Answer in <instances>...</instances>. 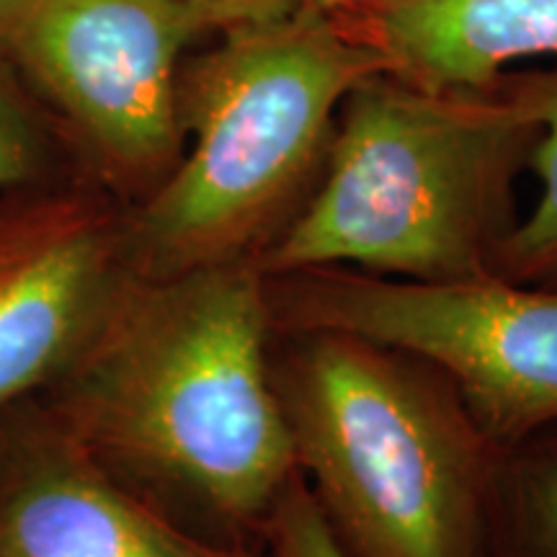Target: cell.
<instances>
[{"label": "cell", "instance_id": "cell-1", "mask_svg": "<svg viewBox=\"0 0 557 557\" xmlns=\"http://www.w3.org/2000/svg\"><path fill=\"white\" fill-rule=\"evenodd\" d=\"M250 261L135 276L37 400L132 493L207 545L259 555L295 447Z\"/></svg>", "mask_w": 557, "mask_h": 557}, {"label": "cell", "instance_id": "cell-2", "mask_svg": "<svg viewBox=\"0 0 557 557\" xmlns=\"http://www.w3.org/2000/svg\"><path fill=\"white\" fill-rule=\"evenodd\" d=\"M385 60L338 13L299 9L269 26L222 32L178 73L186 148L171 176L124 207L135 276L250 261L310 199L346 96Z\"/></svg>", "mask_w": 557, "mask_h": 557}, {"label": "cell", "instance_id": "cell-3", "mask_svg": "<svg viewBox=\"0 0 557 557\" xmlns=\"http://www.w3.org/2000/svg\"><path fill=\"white\" fill-rule=\"evenodd\" d=\"M534 139L537 124L496 88L429 90L372 75L346 96L310 199L253 267L267 278L318 269L406 282L493 274Z\"/></svg>", "mask_w": 557, "mask_h": 557}, {"label": "cell", "instance_id": "cell-4", "mask_svg": "<svg viewBox=\"0 0 557 557\" xmlns=\"http://www.w3.org/2000/svg\"><path fill=\"white\" fill-rule=\"evenodd\" d=\"M274 364L299 475L348 557H485L491 442L436 369L338 331Z\"/></svg>", "mask_w": 557, "mask_h": 557}, {"label": "cell", "instance_id": "cell-5", "mask_svg": "<svg viewBox=\"0 0 557 557\" xmlns=\"http://www.w3.org/2000/svg\"><path fill=\"white\" fill-rule=\"evenodd\" d=\"M201 34L184 0H0V52L83 173L124 207L184 156L178 73Z\"/></svg>", "mask_w": 557, "mask_h": 557}, {"label": "cell", "instance_id": "cell-6", "mask_svg": "<svg viewBox=\"0 0 557 557\" xmlns=\"http://www.w3.org/2000/svg\"><path fill=\"white\" fill-rule=\"evenodd\" d=\"M267 282L274 325L348 333L423 361L491 444L557 423V289L496 274L406 282L351 269Z\"/></svg>", "mask_w": 557, "mask_h": 557}, {"label": "cell", "instance_id": "cell-7", "mask_svg": "<svg viewBox=\"0 0 557 557\" xmlns=\"http://www.w3.org/2000/svg\"><path fill=\"white\" fill-rule=\"evenodd\" d=\"M129 276L124 205L96 181L0 191V410L78 359Z\"/></svg>", "mask_w": 557, "mask_h": 557}, {"label": "cell", "instance_id": "cell-8", "mask_svg": "<svg viewBox=\"0 0 557 557\" xmlns=\"http://www.w3.org/2000/svg\"><path fill=\"white\" fill-rule=\"evenodd\" d=\"M0 557L261 555L191 537L29 398L0 410Z\"/></svg>", "mask_w": 557, "mask_h": 557}, {"label": "cell", "instance_id": "cell-9", "mask_svg": "<svg viewBox=\"0 0 557 557\" xmlns=\"http://www.w3.org/2000/svg\"><path fill=\"white\" fill-rule=\"evenodd\" d=\"M338 16L429 90L485 94L519 62L557 60V0H380Z\"/></svg>", "mask_w": 557, "mask_h": 557}, {"label": "cell", "instance_id": "cell-10", "mask_svg": "<svg viewBox=\"0 0 557 557\" xmlns=\"http://www.w3.org/2000/svg\"><path fill=\"white\" fill-rule=\"evenodd\" d=\"M521 114L537 124L529 169L540 191L524 220L500 240L491 271L508 282L557 289V65L506 73L496 83Z\"/></svg>", "mask_w": 557, "mask_h": 557}, {"label": "cell", "instance_id": "cell-11", "mask_svg": "<svg viewBox=\"0 0 557 557\" xmlns=\"http://www.w3.org/2000/svg\"><path fill=\"white\" fill-rule=\"evenodd\" d=\"M75 176L86 173L58 124L0 52V191Z\"/></svg>", "mask_w": 557, "mask_h": 557}, {"label": "cell", "instance_id": "cell-12", "mask_svg": "<svg viewBox=\"0 0 557 557\" xmlns=\"http://www.w3.org/2000/svg\"><path fill=\"white\" fill-rule=\"evenodd\" d=\"M261 557H348L299 470L276 498Z\"/></svg>", "mask_w": 557, "mask_h": 557}, {"label": "cell", "instance_id": "cell-13", "mask_svg": "<svg viewBox=\"0 0 557 557\" xmlns=\"http://www.w3.org/2000/svg\"><path fill=\"white\" fill-rule=\"evenodd\" d=\"M517 529L524 557H557V455L540 457L527 470Z\"/></svg>", "mask_w": 557, "mask_h": 557}, {"label": "cell", "instance_id": "cell-14", "mask_svg": "<svg viewBox=\"0 0 557 557\" xmlns=\"http://www.w3.org/2000/svg\"><path fill=\"white\" fill-rule=\"evenodd\" d=\"M207 32L250 29L287 21L302 9V0H184Z\"/></svg>", "mask_w": 557, "mask_h": 557}, {"label": "cell", "instance_id": "cell-15", "mask_svg": "<svg viewBox=\"0 0 557 557\" xmlns=\"http://www.w3.org/2000/svg\"><path fill=\"white\" fill-rule=\"evenodd\" d=\"M372 3H380V0H302V9L315 13H348Z\"/></svg>", "mask_w": 557, "mask_h": 557}]
</instances>
